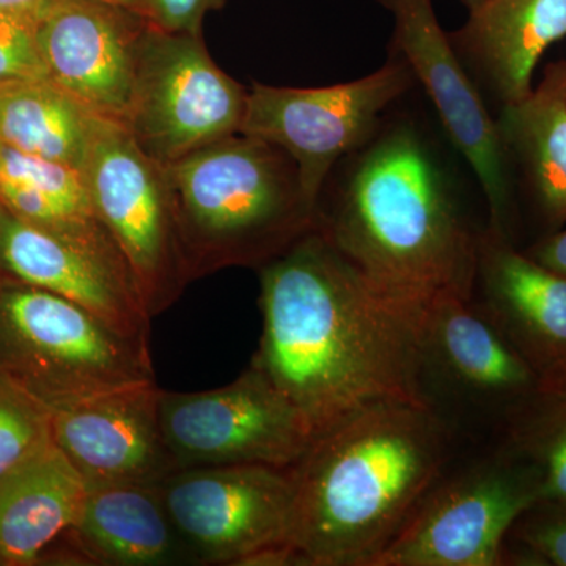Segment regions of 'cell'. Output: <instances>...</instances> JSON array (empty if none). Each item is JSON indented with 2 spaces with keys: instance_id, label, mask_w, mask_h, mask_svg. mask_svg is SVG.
I'll return each mask as SVG.
<instances>
[{
  "instance_id": "484cf974",
  "label": "cell",
  "mask_w": 566,
  "mask_h": 566,
  "mask_svg": "<svg viewBox=\"0 0 566 566\" xmlns=\"http://www.w3.org/2000/svg\"><path fill=\"white\" fill-rule=\"evenodd\" d=\"M51 80L35 22L0 11V85Z\"/></svg>"
},
{
  "instance_id": "1f68e13d",
  "label": "cell",
  "mask_w": 566,
  "mask_h": 566,
  "mask_svg": "<svg viewBox=\"0 0 566 566\" xmlns=\"http://www.w3.org/2000/svg\"><path fill=\"white\" fill-rule=\"evenodd\" d=\"M461 3L468 9L469 11L474 10L475 7H479L480 3L483 2V0H460Z\"/></svg>"
},
{
  "instance_id": "5b68a950",
  "label": "cell",
  "mask_w": 566,
  "mask_h": 566,
  "mask_svg": "<svg viewBox=\"0 0 566 566\" xmlns=\"http://www.w3.org/2000/svg\"><path fill=\"white\" fill-rule=\"evenodd\" d=\"M0 375L50 408L155 381L150 344L81 304L0 275Z\"/></svg>"
},
{
  "instance_id": "4316f807",
  "label": "cell",
  "mask_w": 566,
  "mask_h": 566,
  "mask_svg": "<svg viewBox=\"0 0 566 566\" xmlns=\"http://www.w3.org/2000/svg\"><path fill=\"white\" fill-rule=\"evenodd\" d=\"M543 510L532 506L524 513L520 538L528 551L546 564L566 566V502L542 501Z\"/></svg>"
},
{
  "instance_id": "ba28073f",
  "label": "cell",
  "mask_w": 566,
  "mask_h": 566,
  "mask_svg": "<svg viewBox=\"0 0 566 566\" xmlns=\"http://www.w3.org/2000/svg\"><path fill=\"white\" fill-rule=\"evenodd\" d=\"M170 523L193 565H293L289 469L207 465L159 483Z\"/></svg>"
},
{
  "instance_id": "83f0119b",
  "label": "cell",
  "mask_w": 566,
  "mask_h": 566,
  "mask_svg": "<svg viewBox=\"0 0 566 566\" xmlns=\"http://www.w3.org/2000/svg\"><path fill=\"white\" fill-rule=\"evenodd\" d=\"M227 0H142V17L166 32L202 33L205 17Z\"/></svg>"
},
{
  "instance_id": "7a4b0ae2",
  "label": "cell",
  "mask_w": 566,
  "mask_h": 566,
  "mask_svg": "<svg viewBox=\"0 0 566 566\" xmlns=\"http://www.w3.org/2000/svg\"><path fill=\"white\" fill-rule=\"evenodd\" d=\"M331 177L315 229L368 281L420 311L441 297L471 300L482 230L415 118L389 112Z\"/></svg>"
},
{
  "instance_id": "2e32d148",
  "label": "cell",
  "mask_w": 566,
  "mask_h": 566,
  "mask_svg": "<svg viewBox=\"0 0 566 566\" xmlns=\"http://www.w3.org/2000/svg\"><path fill=\"white\" fill-rule=\"evenodd\" d=\"M422 352L424 395L438 382L479 409L528 392L538 378L472 297H441L424 308Z\"/></svg>"
},
{
  "instance_id": "30bf717a",
  "label": "cell",
  "mask_w": 566,
  "mask_h": 566,
  "mask_svg": "<svg viewBox=\"0 0 566 566\" xmlns=\"http://www.w3.org/2000/svg\"><path fill=\"white\" fill-rule=\"evenodd\" d=\"M167 449L178 469L207 465L293 468L314 427L255 367L219 389L159 395Z\"/></svg>"
},
{
  "instance_id": "8992f818",
  "label": "cell",
  "mask_w": 566,
  "mask_h": 566,
  "mask_svg": "<svg viewBox=\"0 0 566 566\" xmlns=\"http://www.w3.org/2000/svg\"><path fill=\"white\" fill-rule=\"evenodd\" d=\"M248 93L216 65L202 33L147 24L125 128L148 158L170 166L240 133Z\"/></svg>"
},
{
  "instance_id": "7c38bea8",
  "label": "cell",
  "mask_w": 566,
  "mask_h": 566,
  "mask_svg": "<svg viewBox=\"0 0 566 566\" xmlns=\"http://www.w3.org/2000/svg\"><path fill=\"white\" fill-rule=\"evenodd\" d=\"M394 17L392 51L408 63L427 93L447 139L471 167L485 196L488 230L506 237L512 182L497 118L488 111L449 32L439 24L433 0H378Z\"/></svg>"
},
{
  "instance_id": "4fadbf2b",
  "label": "cell",
  "mask_w": 566,
  "mask_h": 566,
  "mask_svg": "<svg viewBox=\"0 0 566 566\" xmlns=\"http://www.w3.org/2000/svg\"><path fill=\"white\" fill-rule=\"evenodd\" d=\"M156 381L93 395L52 411V441L88 491L159 485L180 471L164 439Z\"/></svg>"
},
{
  "instance_id": "603a6c76",
  "label": "cell",
  "mask_w": 566,
  "mask_h": 566,
  "mask_svg": "<svg viewBox=\"0 0 566 566\" xmlns=\"http://www.w3.org/2000/svg\"><path fill=\"white\" fill-rule=\"evenodd\" d=\"M499 133L535 197L554 221H566V95L560 65L523 102L502 107Z\"/></svg>"
},
{
  "instance_id": "836d02e7",
  "label": "cell",
  "mask_w": 566,
  "mask_h": 566,
  "mask_svg": "<svg viewBox=\"0 0 566 566\" xmlns=\"http://www.w3.org/2000/svg\"><path fill=\"white\" fill-rule=\"evenodd\" d=\"M0 566H2V564H0Z\"/></svg>"
},
{
  "instance_id": "f1b7e54d",
  "label": "cell",
  "mask_w": 566,
  "mask_h": 566,
  "mask_svg": "<svg viewBox=\"0 0 566 566\" xmlns=\"http://www.w3.org/2000/svg\"><path fill=\"white\" fill-rule=\"evenodd\" d=\"M531 256L551 270L566 275V230L546 238L531 252Z\"/></svg>"
},
{
  "instance_id": "7402d4cb",
  "label": "cell",
  "mask_w": 566,
  "mask_h": 566,
  "mask_svg": "<svg viewBox=\"0 0 566 566\" xmlns=\"http://www.w3.org/2000/svg\"><path fill=\"white\" fill-rule=\"evenodd\" d=\"M96 115L52 80L0 85V142L82 174Z\"/></svg>"
},
{
  "instance_id": "ac0fdd59",
  "label": "cell",
  "mask_w": 566,
  "mask_h": 566,
  "mask_svg": "<svg viewBox=\"0 0 566 566\" xmlns=\"http://www.w3.org/2000/svg\"><path fill=\"white\" fill-rule=\"evenodd\" d=\"M449 36L480 93L512 106L531 95L539 59L565 39L566 0H483Z\"/></svg>"
},
{
  "instance_id": "d6986e66",
  "label": "cell",
  "mask_w": 566,
  "mask_h": 566,
  "mask_svg": "<svg viewBox=\"0 0 566 566\" xmlns=\"http://www.w3.org/2000/svg\"><path fill=\"white\" fill-rule=\"evenodd\" d=\"M71 565H193L170 523L159 485H111L88 491L76 524L51 549Z\"/></svg>"
},
{
  "instance_id": "ffe728a7",
  "label": "cell",
  "mask_w": 566,
  "mask_h": 566,
  "mask_svg": "<svg viewBox=\"0 0 566 566\" xmlns=\"http://www.w3.org/2000/svg\"><path fill=\"white\" fill-rule=\"evenodd\" d=\"M0 203L22 221L77 245L134 283L128 264L99 219L77 170L25 155L0 142Z\"/></svg>"
},
{
  "instance_id": "f546056e",
  "label": "cell",
  "mask_w": 566,
  "mask_h": 566,
  "mask_svg": "<svg viewBox=\"0 0 566 566\" xmlns=\"http://www.w3.org/2000/svg\"><path fill=\"white\" fill-rule=\"evenodd\" d=\"M57 0H0V11L17 14L39 24L41 18L51 10Z\"/></svg>"
},
{
  "instance_id": "9a60e30c",
  "label": "cell",
  "mask_w": 566,
  "mask_h": 566,
  "mask_svg": "<svg viewBox=\"0 0 566 566\" xmlns=\"http://www.w3.org/2000/svg\"><path fill=\"white\" fill-rule=\"evenodd\" d=\"M472 294L547 385L566 382V275L486 229L480 234Z\"/></svg>"
},
{
  "instance_id": "8fae6325",
  "label": "cell",
  "mask_w": 566,
  "mask_h": 566,
  "mask_svg": "<svg viewBox=\"0 0 566 566\" xmlns=\"http://www.w3.org/2000/svg\"><path fill=\"white\" fill-rule=\"evenodd\" d=\"M539 502L532 468L491 460L439 479L375 566H495L506 535Z\"/></svg>"
},
{
  "instance_id": "277c9868",
  "label": "cell",
  "mask_w": 566,
  "mask_h": 566,
  "mask_svg": "<svg viewBox=\"0 0 566 566\" xmlns=\"http://www.w3.org/2000/svg\"><path fill=\"white\" fill-rule=\"evenodd\" d=\"M189 281L260 268L315 229L293 159L238 133L164 167Z\"/></svg>"
},
{
  "instance_id": "cb8c5ba5",
  "label": "cell",
  "mask_w": 566,
  "mask_h": 566,
  "mask_svg": "<svg viewBox=\"0 0 566 566\" xmlns=\"http://www.w3.org/2000/svg\"><path fill=\"white\" fill-rule=\"evenodd\" d=\"M52 442L51 409L0 375V479Z\"/></svg>"
},
{
  "instance_id": "d4e9b609",
  "label": "cell",
  "mask_w": 566,
  "mask_h": 566,
  "mask_svg": "<svg viewBox=\"0 0 566 566\" xmlns=\"http://www.w3.org/2000/svg\"><path fill=\"white\" fill-rule=\"evenodd\" d=\"M551 389L558 398L524 436V446L535 461L539 502H566V382Z\"/></svg>"
},
{
  "instance_id": "4dcf8cb0",
  "label": "cell",
  "mask_w": 566,
  "mask_h": 566,
  "mask_svg": "<svg viewBox=\"0 0 566 566\" xmlns=\"http://www.w3.org/2000/svg\"><path fill=\"white\" fill-rule=\"evenodd\" d=\"M103 2L114 3V6L125 7V9L136 11L142 14V0H103Z\"/></svg>"
},
{
  "instance_id": "5bb4252c",
  "label": "cell",
  "mask_w": 566,
  "mask_h": 566,
  "mask_svg": "<svg viewBox=\"0 0 566 566\" xmlns=\"http://www.w3.org/2000/svg\"><path fill=\"white\" fill-rule=\"evenodd\" d=\"M147 20L103 0H57L36 24L48 73L96 117L125 126Z\"/></svg>"
},
{
  "instance_id": "52a82bcc",
  "label": "cell",
  "mask_w": 566,
  "mask_h": 566,
  "mask_svg": "<svg viewBox=\"0 0 566 566\" xmlns=\"http://www.w3.org/2000/svg\"><path fill=\"white\" fill-rule=\"evenodd\" d=\"M415 85V74L395 51L381 69L344 84L296 88L253 82L240 133L285 151L305 197L318 208L338 163L374 136Z\"/></svg>"
},
{
  "instance_id": "3957f363",
  "label": "cell",
  "mask_w": 566,
  "mask_h": 566,
  "mask_svg": "<svg viewBox=\"0 0 566 566\" xmlns=\"http://www.w3.org/2000/svg\"><path fill=\"white\" fill-rule=\"evenodd\" d=\"M450 431L438 409L382 401L315 436L290 468L293 565L375 566L439 482Z\"/></svg>"
},
{
  "instance_id": "6da1fadb",
  "label": "cell",
  "mask_w": 566,
  "mask_h": 566,
  "mask_svg": "<svg viewBox=\"0 0 566 566\" xmlns=\"http://www.w3.org/2000/svg\"><path fill=\"white\" fill-rule=\"evenodd\" d=\"M262 338L252 367L314 427L382 403H430L423 311L379 290L318 230L260 268Z\"/></svg>"
},
{
  "instance_id": "e0dca14e",
  "label": "cell",
  "mask_w": 566,
  "mask_h": 566,
  "mask_svg": "<svg viewBox=\"0 0 566 566\" xmlns=\"http://www.w3.org/2000/svg\"><path fill=\"white\" fill-rule=\"evenodd\" d=\"M0 275L74 301L122 334L150 344L151 316L128 277L77 245L22 221L2 203Z\"/></svg>"
},
{
  "instance_id": "d6a6232c",
  "label": "cell",
  "mask_w": 566,
  "mask_h": 566,
  "mask_svg": "<svg viewBox=\"0 0 566 566\" xmlns=\"http://www.w3.org/2000/svg\"><path fill=\"white\" fill-rule=\"evenodd\" d=\"M562 69V81H564V88L566 95V65H560Z\"/></svg>"
},
{
  "instance_id": "44dd1931",
  "label": "cell",
  "mask_w": 566,
  "mask_h": 566,
  "mask_svg": "<svg viewBox=\"0 0 566 566\" xmlns=\"http://www.w3.org/2000/svg\"><path fill=\"white\" fill-rule=\"evenodd\" d=\"M88 495L54 442L0 479V564H41L76 524Z\"/></svg>"
},
{
  "instance_id": "9c48e42d",
  "label": "cell",
  "mask_w": 566,
  "mask_h": 566,
  "mask_svg": "<svg viewBox=\"0 0 566 566\" xmlns=\"http://www.w3.org/2000/svg\"><path fill=\"white\" fill-rule=\"evenodd\" d=\"M82 177L145 311L151 318L163 314L191 283L166 170L137 147L125 126L98 117Z\"/></svg>"
}]
</instances>
